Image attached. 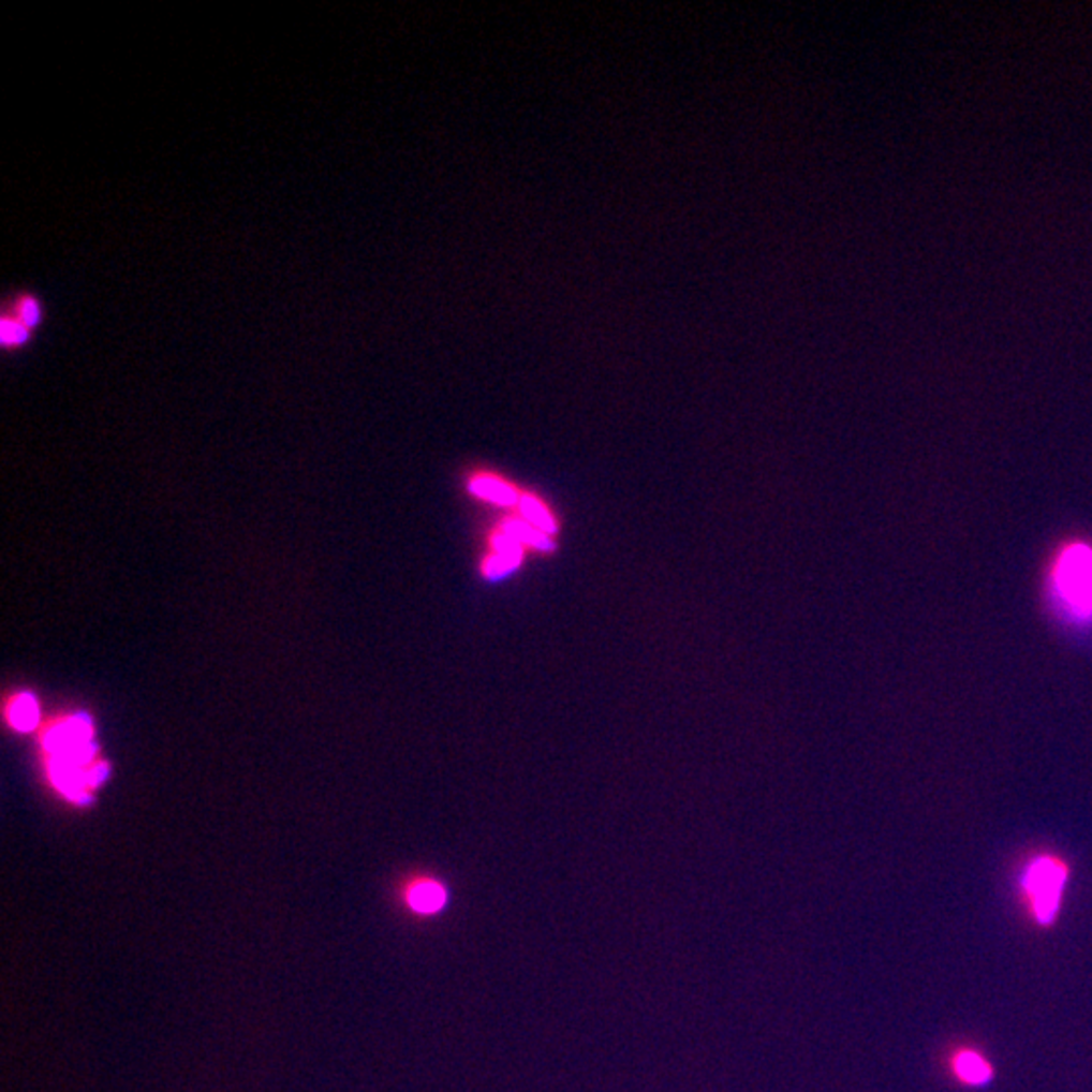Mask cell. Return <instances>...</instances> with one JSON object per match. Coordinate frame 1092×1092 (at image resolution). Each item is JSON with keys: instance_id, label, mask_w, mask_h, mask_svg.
I'll use <instances>...</instances> for the list:
<instances>
[{"instance_id": "obj_1", "label": "cell", "mask_w": 1092, "mask_h": 1092, "mask_svg": "<svg viewBox=\"0 0 1092 1092\" xmlns=\"http://www.w3.org/2000/svg\"><path fill=\"white\" fill-rule=\"evenodd\" d=\"M1048 595L1058 616L1071 625H1092V545L1071 541L1048 566Z\"/></svg>"}, {"instance_id": "obj_2", "label": "cell", "mask_w": 1092, "mask_h": 1092, "mask_svg": "<svg viewBox=\"0 0 1092 1092\" xmlns=\"http://www.w3.org/2000/svg\"><path fill=\"white\" fill-rule=\"evenodd\" d=\"M1068 866L1052 854H1038L1023 866L1020 876L1023 900L1038 925H1052L1062 906Z\"/></svg>"}, {"instance_id": "obj_3", "label": "cell", "mask_w": 1092, "mask_h": 1092, "mask_svg": "<svg viewBox=\"0 0 1092 1092\" xmlns=\"http://www.w3.org/2000/svg\"><path fill=\"white\" fill-rule=\"evenodd\" d=\"M449 900L447 888L436 879H417L407 886V906L422 916L438 915Z\"/></svg>"}, {"instance_id": "obj_4", "label": "cell", "mask_w": 1092, "mask_h": 1092, "mask_svg": "<svg viewBox=\"0 0 1092 1092\" xmlns=\"http://www.w3.org/2000/svg\"><path fill=\"white\" fill-rule=\"evenodd\" d=\"M951 1068L955 1078L968 1087H984L993 1076L989 1060L975 1050H959L953 1057Z\"/></svg>"}, {"instance_id": "obj_5", "label": "cell", "mask_w": 1092, "mask_h": 1092, "mask_svg": "<svg viewBox=\"0 0 1092 1092\" xmlns=\"http://www.w3.org/2000/svg\"><path fill=\"white\" fill-rule=\"evenodd\" d=\"M470 490L484 500H490L496 504H514L520 500V492H516L511 484H506L502 477L493 476L488 472H479L470 477Z\"/></svg>"}, {"instance_id": "obj_6", "label": "cell", "mask_w": 1092, "mask_h": 1092, "mask_svg": "<svg viewBox=\"0 0 1092 1092\" xmlns=\"http://www.w3.org/2000/svg\"><path fill=\"white\" fill-rule=\"evenodd\" d=\"M4 717H6L9 726L18 733H27V731L35 728L36 721H39V706H36L35 698L25 692L15 694L4 706Z\"/></svg>"}, {"instance_id": "obj_7", "label": "cell", "mask_w": 1092, "mask_h": 1092, "mask_svg": "<svg viewBox=\"0 0 1092 1092\" xmlns=\"http://www.w3.org/2000/svg\"><path fill=\"white\" fill-rule=\"evenodd\" d=\"M518 504H520V512L525 514V518L529 520L532 527L543 530L545 534L555 530V520H552L550 512L546 511V506L541 500H536L530 493H520Z\"/></svg>"}, {"instance_id": "obj_8", "label": "cell", "mask_w": 1092, "mask_h": 1092, "mask_svg": "<svg viewBox=\"0 0 1092 1092\" xmlns=\"http://www.w3.org/2000/svg\"><path fill=\"white\" fill-rule=\"evenodd\" d=\"M27 335H29V326L23 320H9V318L2 320V342L6 346L20 344Z\"/></svg>"}, {"instance_id": "obj_9", "label": "cell", "mask_w": 1092, "mask_h": 1092, "mask_svg": "<svg viewBox=\"0 0 1092 1092\" xmlns=\"http://www.w3.org/2000/svg\"><path fill=\"white\" fill-rule=\"evenodd\" d=\"M20 320L31 328L39 322V304L33 298L20 300Z\"/></svg>"}]
</instances>
